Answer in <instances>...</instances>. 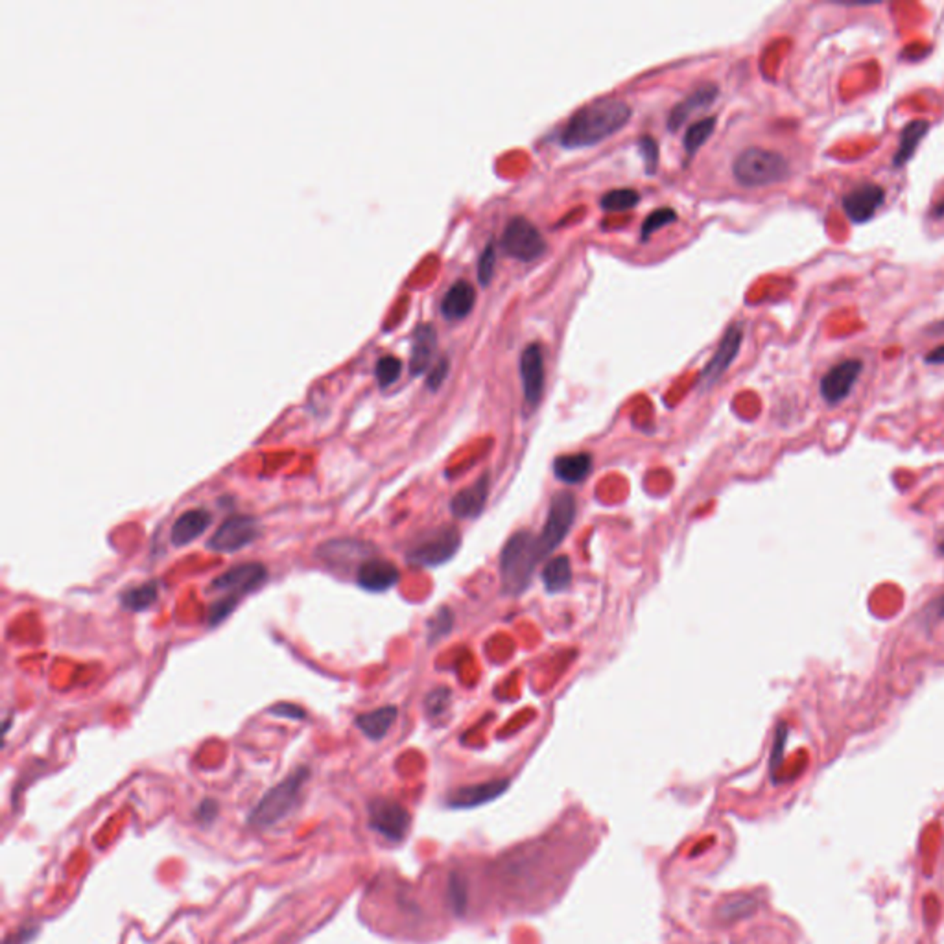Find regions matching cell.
Wrapping results in <instances>:
<instances>
[{
	"instance_id": "ac0fdd59",
	"label": "cell",
	"mask_w": 944,
	"mask_h": 944,
	"mask_svg": "<svg viewBox=\"0 0 944 944\" xmlns=\"http://www.w3.org/2000/svg\"><path fill=\"white\" fill-rule=\"evenodd\" d=\"M369 551H371V546L367 542H362L356 539L354 540L352 539H336V540H329V542L321 544L318 550V557L327 566L345 571V566L349 562H354V559L367 561Z\"/></svg>"
},
{
	"instance_id": "4dcf8cb0",
	"label": "cell",
	"mask_w": 944,
	"mask_h": 944,
	"mask_svg": "<svg viewBox=\"0 0 944 944\" xmlns=\"http://www.w3.org/2000/svg\"><path fill=\"white\" fill-rule=\"evenodd\" d=\"M401 371H403V362L397 356H383L379 362H376V367H374L376 381H379V384L383 388H388L393 383H397Z\"/></svg>"
},
{
	"instance_id": "60d3db41",
	"label": "cell",
	"mask_w": 944,
	"mask_h": 944,
	"mask_svg": "<svg viewBox=\"0 0 944 944\" xmlns=\"http://www.w3.org/2000/svg\"><path fill=\"white\" fill-rule=\"evenodd\" d=\"M218 813H220V804H218V801H215V799H209V797H207V799H204V801L200 802V806L196 808L194 817H196V821H198L200 824H211V823L218 817Z\"/></svg>"
},
{
	"instance_id": "d6a6232c",
	"label": "cell",
	"mask_w": 944,
	"mask_h": 944,
	"mask_svg": "<svg viewBox=\"0 0 944 944\" xmlns=\"http://www.w3.org/2000/svg\"><path fill=\"white\" fill-rule=\"evenodd\" d=\"M495 266H497V247L493 242L486 246L478 258V280L482 287H489L495 277Z\"/></svg>"
},
{
	"instance_id": "bcb514c9",
	"label": "cell",
	"mask_w": 944,
	"mask_h": 944,
	"mask_svg": "<svg viewBox=\"0 0 944 944\" xmlns=\"http://www.w3.org/2000/svg\"><path fill=\"white\" fill-rule=\"evenodd\" d=\"M929 218L931 220H942L944 218V198L940 202H937L931 211H929Z\"/></svg>"
},
{
	"instance_id": "277c9868",
	"label": "cell",
	"mask_w": 944,
	"mask_h": 944,
	"mask_svg": "<svg viewBox=\"0 0 944 944\" xmlns=\"http://www.w3.org/2000/svg\"><path fill=\"white\" fill-rule=\"evenodd\" d=\"M732 173L739 184L757 188L786 181L792 173V168L788 159L779 152L766 148H747L736 157Z\"/></svg>"
},
{
	"instance_id": "8992f818",
	"label": "cell",
	"mask_w": 944,
	"mask_h": 944,
	"mask_svg": "<svg viewBox=\"0 0 944 944\" xmlns=\"http://www.w3.org/2000/svg\"><path fill=\"white\" fill-rule=\"evenodd\" d=\"M576 511H578V502L572 493L561 491L551 498L542 533L539 535L540 557H546L548 553H551L553 550H557L561 546V542L572 530V524L576 520Z\"/></svg>"
},
{
	"instance_id": "7402d4cb",
	"label": "cell",
	"mask_w": 944,
	"mask_h": 944,
	"mask_svg": "<svg viewBox=\"0 0 944 944\" xmlns=\"http://www.w3.org/2000/svg\"><path fill=\"white\" fill-rule=\"evenodd\" d=\"M593 470V456L589 452H578V454H566L559 456L553 461V472L555 477L564 484H582L591 475Z\"/></svg>"
},
{
	"instance_id": "8fae6325",
	"label": "cell",
	"mask_w": 944,
	"mask_h": 944,
	"mask_svg": "<svg viewBox=\"0 0 944 944\" xmlns=\"http://www.w3.org/2000/svg\"><path fill=\"white\" fill-rule=\"evenodd\" d=\"M260 535L258 520L251 515L229 517L209 539L207 548L216 553H233L251 544Z\"/></svg>"
},
{
	"instance_id": "9a60e30c",
	"label": "cell",
	"mask_w": 944,
	"mask_h": 944,
	"mask_svg": "<svg viewBox=\"0 0 944 944\" xmlns=\"http://www.w3.org/2000/svg\"><path fill=\"white\" fill-rule=\"evenodd\" d=\"M356 585L367 593H386L393 589L401 572L397 566L384 559H367L356 569Z\"/></svg>"
},
{
	"instance_id": "603a6c76",
	"label": "cell",
	"mask_w": 944,
	"mask_h": 944,
	"mask_svg": "<svg viewBox=\"0 0 944 944\" xmlns=\"http://www.w3.org/2000/svg\"><path fill=\"white\" fill-rule=\"evenodd\" d=\"M397 707H381L371 712L360 714L354 723L363 732V736H367L372 741H379L390 732L397 719Z\"/></svg>"
},
{
	"instance_id": "83f0119b",
	"label": "cell",
	"mask_w": 944,
	"mask_h": 944,
	"mask_svg": "<svg viewBox=\"0 0 944 944\" xmlns=\"http://www.w3.org/2000/svg\"><path fill=\"white\" fill-rule=\"evenodd\" d=\"M714 128H716V119L714 117H708V119H701L698 121L696 124H692L688 130H687V135H685V150L688 155H694L714 133Z\"/></svg>"
},
{
	"instance_id": "d6986e66",
	"label": "cell",
	"mask_w": 944,
	"mask_h": 944,
	"mask_svg": "<svg viewBox=\"0 0 944 944\" xmlns=\"http://www.w3.org/2000/svg\"><path fill=\"white\" fill-rule=\"evenodd\" d=\"M718 94H719V90H718V85H714V83H705V85L698 87L692 94H688L683 102H679L674 108V111L668 117V130H672V131L679 130L687 122V119H690L694 113L710 108L714 104V100L718 99Z\"/></svg>"
},
{
	"instance_id": "4316f807",
	"label": "cell",
	"mask_w": 944,
	"mask_h": 944,
	"mask_svg": "<svg viewBox=\"0 0 944 944\" xmlns=\"http://www.w3.org/2000/svg\"><path fill=\"white\" fill-rule=\"evenodd\" d=\"M157 598H159V587H157V583L150 582V583L128 589L121 596V602H122L124 609L133 611V613H141V611L150 609L157 602Z\"/></svg>"
},
{
	"instance_id": "30bf717a",
	"label": "cell",
	"mask_w": 944,
	"mask_h": 944,
	"mask_svg": "<svg viewBox=\"0 0 944 944\" xmlns=\"http://www.w3.org/2000/svg\"><path fill=\"white\" fill-rule=\"evenodd\" d=\"M502 247L509 257L530 262L544 253L546 240L530 220L517 216L504 229Z\"/></svg>"
},
{
	"instance_id": "5b68a950",
	"label": "cell",
	"mask_w": 944,
	"mask_h": 944,
	"mask_svg": "<svg viewBox=\"0 0 944 944\" xmlns=\"http://www.w3.org/2000/svg\"><path fill=\"white\" fill-rule=\"evenodd\" d=\"M461 546V533L456 526H441L419 537L406 551V559L414 566L435 569L448 562Z\"/></svg>"
},
{
	"instance_id": "f35d334b",
	"label": "cell",
	"mask_w": 944,
	"mask_h": 944,
	"mask_svg": "<svg viewBox=\"0 0 944 944\" xmlns=\"http://www.w3.org/2000/svg\"><path fill=\"white\" fill-rule=\"evenodd\" d=\"M448 893H450V902H452L454 911H456L457 915H459V913H463L465 904H467V895H465V886H463V882L459 880V876H457V875H452V876H450Z\"/></svg>"
},
{
	"instance_id": "e575fe53",
	"label": "cell",
	"mask_w": 944,
	"mask_h": 944,
	"mask_svg": "<svg viewBox=\"0 0 944 944\" xmlns=\"http://www.w3.org/2000/svg\"><path fill=\"white\" fill-rule=\"evenodd\" d=\"M452 622H454V616H452V611L448 609H439L434 618L428 622V640L430 642H435L437 638L445 636L450 629H452Z\"/></svg>"
},
{
	"instance_id": "8d00e7d4",
	"label": "cell",
	"mask_w": 944,
	"mask_h": 944,
	"mask_svg": "<svg viewBox=\"0 0 944 944\" xmlns=\"http://www.w3.org/2000/svg\"><path fill=\"white\" fill-rule=\"evenodd\" d=\"M450 696H452L450 690L445 688V687L443 688H435L434 692H430L426 701H425V708H426L428 716L434 718V716L443 714L448 708V705H450Z\"/></svg>"
},
{
	"instance_id": "f546056e",
	"label": "cell",
	"mask_w": 944,
	"mask_h": 944,
	"mask_svg": "<svg viewBox=\"0 0 944 944\" xmlns=\"http://www.w3.org/2000/svg\"><path fill=\"white\" fill-rule=\"evenodd\" d=\"M640 202L638 193L631 191V188H618V191H611L602 198V209L607 213H624L633 207H636Z\"/></svg>"
},
{
	"instance_id": "e0dca14e",
	"label": "cell",
	"mask_w": 944,
	"mask_h": 944,
	"mask_svg": "<svg viewBox=\"0 0 944 944\" xmlns=\"http://www.w3.org/2000/svg\"><path fill=\"white\" fill-rule=\"evenodd\" d=\"M489 489H491V482H489V475L486 472V475L480 477L475 484L461 489L452 498V502H450L452 515L457 519H477L488 504Z\"/></svg>"
},
{
	"instance_id": "c3c4849f",
	"label": "cell",
	"mask_w": 944,
	"mask_h": 944,
	"mask_svg": "<svg viewBox=\"0 0 944 944\" xmlns=\"http://www.w3.org/2000/svg\"><path fill=\"white\" fill-rule=\"evenodd\" d=\"M170 944H175V942H170Z\"/></svg>"
},
{
	"instance_id": "f6af8a7d",
	"label": "cell",
	"mask_w": 944,
	"mask_h": 944,
	"mask_svg": "<svg viewBox=\"0 0 944 944\" xmlns=\"http://www.w3.org/2000/svg\"><path fill=\"white\" fill-rule=\"evenodd\" d=\"M924 362L929 363V365H944V343L931 349L926 356H924Z\"/></svg>"
},
{
	"instance_id": "2e32d148",
	"label": "cell",
	"mask_w": 944,
	"mask_h": 944,
	"mask_svg": "<svg viewBox=\"0 0 944 944\" xmlns=\"http://www.w3.org/2000/svg\"><path fill=\"white\" fill-rule=\"evenodd\" d=\"M508 788H509L508 779H497V781H489V782H482V784L463 786L448 795V806L454 810L477 808V806H482V804H488V802L498 799L500 795L506 793Z\"/></svg>"
},
{
	"instance_id": "7c38bea8",
	"label": "cell",
	"mask_w": 944,
	"mask_h": 944,
	"mask_svg": "<svg viewBox=\"0 0 944 944\" xmlns=\"http://www.w3.org/2000/svg\"><path fill=\"white\" fill-rule=\"evenodd\" d=\"M886 202L884 186L876 183H860L841 198V207L853 224H867L875 218Z\"/></svg>"
},
{
	"instance_id": "7a4b0ae2",
	"label": "cell",
	"mask_w": 944,
	"mask_h": 944,
	"mask_svg": "<svg viewBox=\"0 0 944 944\" xmlns=\"http://www.w3.org/2000/svg\"><path fill=\"white\" fill-rule=\"evenodd\" d=\"M539 537L528 530L513 533L500 553L502 591L509 596L522 594L533 578L535 566L540 561Z\"/></svg>"
},
{
	"instance_id": "d4e9b609",
	"label": "cell",
	"mask_w": 944,
	"mask_h": 944,
	"mask_svg": "<svg viewBox=\"0 0 944 944\" xmlns=\"http://www.w3.org/2000/svg\"><path fill=\"white\" fill-rule=\"evenodd\" d=\"M435 330L432 325H419L414 334L412 356H410V371L412 374H421L428 369L434 351H435Z\"/></svg>"
},
{
	"instance_id": "6da1fadb",
	"label": "cell",
	"mask_w": 944,
	"mask_h": 944,
	"mask_svg": "<svg viewBox=\"0 0 944 944\" xmlns=\"http://www.w3.org/2000/svg\"><path fill=\"white\" fill-rule=\"evenodd\" d=\"M631 108L620 100H598L582 108L564 126L561 144L564 148H589L616 131L631 119Z\"/></svg>"
},
{
	"instance_id": "7bdbcfd3",
	"label": "cell",
	"mask_w": 944,
	"mask_h": 944,
	"mask_svg": "<svg viewBox=\"0 0 944 944\" xmlns=\"http://www.w3.org/2000/svg\"><path fill=\"white\" fill-rule=\"evenodd\" d=\"M39 933V926H25L19 928L16 933H12L5 944H30Z\"/></svg>"
},
{
	"instance_id": "9c48e42d",
	"label": "cell",
	"mask_w": 944,
	"mask_h": 944,
	"mask_svg": "<svg viewBox=\"0 0 944 944\" xmlns=\"http://www.w3.org/2000/svg\"><path fill=\"white\" fill-rule=\"evenodd\" d=\"M864 372V362L860 358H846L834 367H830L821 379L819 393L823 401L830 406L843 403L853 393L856 383Z\"/></svg>"
},
{
	"instance_id": "f1b7e54d",
	"label": "cell",
	"mask_w": 944,
	"mask_h": 944,
	"mask_svg": "<svg viewBox=\"0 0 944 944\" xmlns=\"http://www.w3.org/2000/svg\"><path fill=\"white\" fill-rule=\"evenodd\" d=\"M757 907H759V900L757 898H752V897H736V898H730L725 904H721L718 913H719V918H723L727 922H734V920L750 917L754 911H757Z\"/></svg>"
},
{
	"instance_id": "52a82bcc",
	"label": "cell",
	"mask_w": 944,
	"mask_h": 944,
	"mask_svg": "<svg viewBox=\"0 0 944 944\" xmlns=\"http://www.w3.org/2000/svg\"><path fill=\"white\" fill-rule=\"evenodd\" d=\"M367 813L369 828L392 843H401L410 832L412 815L401 802L393 799H372L367 804Z\"/></svg>"
},
{
	"instance_id": "7dc6e473",
	"label": "cell",
	"mask_w": 944,
	"mask_h": 944,
	"mask_svg": "<svg viewBox=\"0 0 944 944\" xmlns=\"http://www.w3.org/2000/svg\"><path fill=\"white\" fill-rule=\"evenodd\" d=\"M939 553H940V555H944V542H940V546H939Z\"/></svg>"
},
{
	"instance_id": "44dd1931",
	"label": "cell",
	"mask_w": 944,
	"mask_h": 944,
	"mask_svg": "<svg viewBox=\"0 0 944 944\" xmlns=\"http://www.w3.org/2000/svg\"><path fill=\"white\" fill-rule=\"evenodd\" d=\"M477 303V290L467 280H457L441 301V312L448 321H459L470 314Z\"/></svg>"
},
{
	"instance_id": "b9f144b4",
	"label": "cell",
	"mask_w": 944,
	"mask_h": 944,
	"mask_svg": "<svg viewBox=\"0 0 944 944\" xmlns=\"http://www.w3.org/2000/svg\"><path fill=\"white\" fill-rule=\"evenodd\" d=\"M446 374H448V360H446V358H441V360L435 363V367L430 371L428 379H426V386H428L432 392L439 390V386H441V384L445 383V379H446Z\"/></svg>"
},
{
	"instance_id": "d590c367",
	"label": "cell",
	"mask_w": 944,
	"mask_h": 944,
	"mask_svg": "<svg viewBox=\"0 0 944 944\" xmlns=\"http://www.w3.org/2000/svg\"><path fill=\"white\" fill-rule=\"evenodd\" d=\"M638 150H640V155L644 159V164H645V172L651 175L656 172L658 168V144L653 137H642L638 141Z\"/></svg>"
},
{
	"instance_id": "4fadbf2b",
	"label": "cell",
	"mask_w": 944,
	"mask_h": 944,
	"mask_svg": "<svg viewBox=\"0 0 944 944\" xmlns=\"http://www.w3.org/2000/svg\"><path fill=\"white\" fill-rule=\"evenodd\" d=\"M544 354L539 343L528 345L520 354V379L524 401L530 408H535L544 392Z\"/></svg>"
},
{
	"instance_id": "ee69618b",
	"label": "cell",
	"mask_w": 944,
	"mask_h": 944,
	"mask_svg": "<svg viewBox=\"0 0 944 944\" xmlns=\"http://www.w3.org/2000/svg\"><path fill=\"white\" fill-rule=\"evenodd\" d=\"M928 620L933 622V620H944V594L939 596L929 607H928V613H926Z\"/></svg>"
},
{
	"instance_id": "1f68e13d",
	"label": "cell",
	"mask_w": 944,
	"mask_h": 944,
	"mask_svg": "<svg viewBox=\"0 0 944 944\" xmlns=\"http://www.w3.org/2000/svg\"><path fill=\"white\" fill-rule=\"evenodd\" d=\"M676 220H677V215H676V211H674V209H670V207H663V209H658V211L651 213V215L644 220V224H642L640 238H642V240H647L653 233H656L658 229H663V227H666V226L674 224Z\"/></svg>"
},
{
	"instance_id": "74e56055",
	"label": "cell",
	"mask_w": 944,
	"mask_h": 944,
	"mask_svg": "<svg viewBox=\"0 0 944 944\" xmlns=\"http://www.w3.org/2000/svg\"><path fill=\"white\" fill-rule=\"evenodd\" d=\"M786 739H788V729H786L784 723H781L779 729H777V736H775V743H773V750H771V760H770V768H771V775L773 777H775L779 766L782 764Z\"/></svg>"
},
{
	"instance_id": "cb8c5ba5",
	"label": "cell",
	"mask_w": 944,
	"mask_h": 944,
	"mask_svg": "<svg viewBox=\"0 0 944 944\" xmlns=\"http://www.w3.org/2000/svg\"><path fill=\"white\" fill-rule=\"evenodd\" d=\"M928 131H929V122L924 121V119L911 121V122H907L904 126V130L900 131L898 148H897V152L893 155V166L895 168H902L915 155L918 144L924 141Z\"/></svg>"
},
{
	"instance_id": "3957f363",
	"label": "cell",
	"mask_w": 944,
	"mask_h": 944,
	"mask_svg": "<svg viewBox=\"0 0 944 944\" xmlns=\"http://www.w3.org/2000/svg\"><path fill=\"white\" fill-rule=\"evenodd\" d=\"M309 779L310 770L307 766L294 770L287 779H282L260 797V801L247 813V824L253 828H269L278 821L287 819L299 806Z\"/></svg>"
},
{
	"instance_id": "ba28073f",
	"label": "cell",
	"mask_w": 944,
	"mask_h": 944,
	"mask_svg": "<svg viewBox=\"0 0 944 944\" xmlns=\"http://www.w3.org/2000/svg\"><path fill=\"white\" fill-rule=\"evenodd\" d=\"M267 580V569L262 562H240L213 580L209 591L242 600L246 594L260 589Z\"/></svg>"
},
{
	"instance_id": "836d02e7",
	"label": "cell",
	"mask_w": 944,
	"mask_h": 944,
	"mask_svg": "<svg viewBox=\"0 0 944 944\" xmlns=\"http://www.w3.org/2000/svg\"><path fill=\"white\" fill-rule=\"evenodd\" d=\"M238 598L235 596H224L220 598L218 602H215L211 607H209V613H207V624L211 627H216L218 624H222L224 620H227L231 616V613L236 609L238 605Z\"/></svg>"
},
{
	"instance_id": "ffe728a7",
	"label": "cell",
	"mask_w": 944,
	"mask_h": 944,
	"mask_svg": "<svg viewBox=\"0 0 944 944\" xmlns=\"http://www.w3.org/2000/svg\"><path fill=\"white\" fill-rule=\"evenodd\" d=\"M213 520L207 509H188L177 517L172 526L170 539L173 546H186L205 533Z\"/></svg>"
},
{
	"instance_id": "484cf974",
	"label": "cell",
	"mask_w": 944,
	"mask_h": 944,
	"mask_svg": "<svg viewBox=\"0 0 944 944\" xmlns=\"http://www.w3.org/2000/svg\"><path fill=\"white\" fill-rule=\"evenodd\" d=\"M542 583L550 594L562 593L572 583V562L566 555L550 559L542 571Z\"/></svg>"
},
{
	"instance_id": "ab89813d",
	"label": "cell",
	"mask_w": 944,
	"mask_h": 944,
	"mask_svg": "<svg viewBox=\"0 0 944 944\" xmlns=\"http://www.w3.org/2000/svg\"><path fill=\"white\" fill-rule=\"evenodd\" d=\"M267 712L271 716H277V718H287V719H307V712L305 708L294 705V703H277L273 707L267 708Z\"/></svg>"
},
{
	"instance_id": "5bb4252c",
	"label": "cell",
	"mask_w": 944,
	"mask_h": 944,
	"mask_svg": "<svg viewBox=\"0 0 944 944\" xmlns=\"http://www.w3.org/2000/svg\"><path fill=\"white\" fill-rule=\"evenodd\" d=\"M741 341H743V329H741V325L729 327L725 336L721 338L714 356L710 358V362L707 363L705 371L701 372V379H699V386L701 388H710L712 384H716L721 379V374L736 360V356L739 352V347H741Z\"/></svg>"
}]
</instances>
